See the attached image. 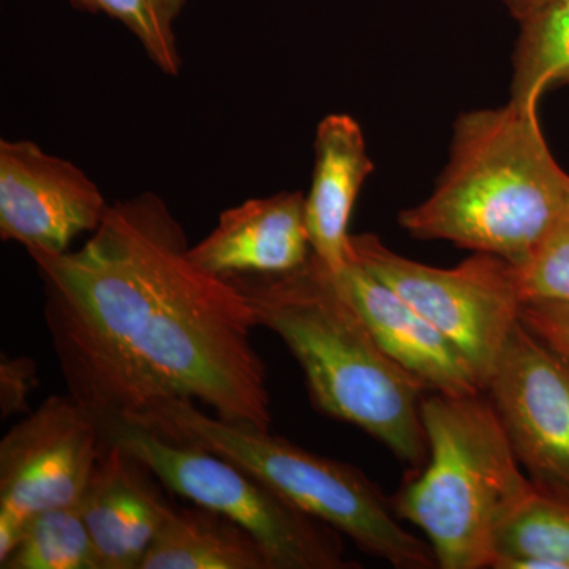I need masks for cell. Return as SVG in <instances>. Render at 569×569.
<instances>
[{"instance_id":"obj_16","label":"cell","mask_w":569,"mask_h":569,"mask_svg":"<svg viewBox=\"0 0 569 569\" xmlns=\"http://www.w3.org/2000/svg\"><path fill=\"white\" fill-rule=\"evenodd\" d=\"M497 569H569V501L537 486L498 523L493 539Z\"/></svg>"},{"instance_id":"obj_4","label":"cell","mask_w":569,"mask_h":569,"mask_svg":"<svg viewBox=\"0 0 569 569\" xmlns=\"http://www.w3.org/2000/svg\"><path fill=\"white\" fill-rule=\"evenodd\" d=\"M421 417L429 456L392 500L396 515L422 530L438 568H492L498 523L535 485L481 395L436 392Z\"/></svg>"},{"instance_id":"obj_2","label":"cell","mask_w":569,"mask_h":569,"mask_svg":"<svg viewBox=\"0 0 569 569\" xmlns=\"http://www.w3.org/2000/svg\"><path fill=\"white\" fill-rule=\"evenodd\" d=\"M228 280L249 299L257 325L295 356L320 413L365 430L400 462L425 467V385L385 353L316 254L283 274Z\"/></svg>"},{"instance_id":"obj_10","label":"cell","mask_w":569,"mask_h":569,"mask_svg":"<svg viewBox=\"0 0 569 569\" xmlns=\"http://www.w3.org/2000/svg\"><path fill=\"white\" fill-rule=\"evenodd\" d=\"M110 204L77 164L32 141H0V238L28 252L66 253L102 224Z\"/></svg>"},{"instance_id":"obj_14","label":"cell","mask_w":569,"mask_h":569,"mask_svg":"<svg viewBox=\"0 0 569 569\" xmlns=\"http://www.w3.org/2000/svg\"><path fill=\"white\" fill-rule=\"evenodd\" d=\"M313 152L312 187L306 197L307 230L312 253L336 274L347 264L351 213L376 164L367 152L361 126L348 114L321 119Z\"/></svg>"},{"instance_id":"obj_3","label":"cell","mask_w":569,"mask_h":569,"mask_svg":"<svg viewBox=\"0 0 569 569\" xmlns=\"http://www.w3.org/2000/svg\"><path fill=\"white\" fill-rule=\"evenodd\" d=\"M568 201L569 174L549 149L537 108L509 100L456 119L436 187L399 213V224L413 238L520 266Z\"/></svg>"},{"instance_id":"obj_1","label":"cell","mask_w":569,"mask_h":569,"mask_svg":"<svg viewBox=\"0 0 569 569\" xmlns=\"http://www.w3.org/2000/svg\"><path fill=\"white\" fill-rule=\"evenodd\" d=\"M189 250L173 212L146 192L110 206L77 252H29L69 395L130 419L201 402L230 425L271 430L252 306Z\"/></svg>"},{"instance_id":"obj_12","label":"cell","mask_w":569,"mask_h":569,"mask_svg":"<svg viewBox=\"0 0 569 569\" xmlns=\"http://www.w3.org/2000/svg\"><path fill=\"white\" fill-rule=\"evenodd\" d=\"M140 459L104 441L80 501L102 569H140L174 505Z\"/></svg>"},{"instance_id":"obj_17","label":"cell","mask_w":569,"mask_h":569,"mask_svg":"<svg viewBox=\"0 0 569 569\" xmlns=\"http://www.w3.org/2000/svg\"><path fill=\"white\" fill-rule=\"evenodd\" d=\"M519 22L509 100L538 110L549 89L569 86V0H556Z\"/></svg>"},{"instance_id":"obj_11","label":"cell","mask_w":569,"mask_h":569,"mask_svg":"<svg viewBox=\"0 0 569 569\" xmlns=\"http://www.w3.org/2000/svg\"><path fill=\"white\" fill-rule=\"evenodd\" d=\"M332 276L385 353L426 389L460 397L485 392L459 348L365 266L348 257Z\"/></svg>"},{"instance_id":"obj_21","label":"cell","mask_w":569,"mask_h":569,"mask_svg":"<svg viewBox=\"0 0 569 569\" xmlns=\"http://www.w3.org/2000/svg\"><path fill=\"white\" fill-rule=\"evenodd\" d=\"M520 320L569 365V306L523 302Z\"/></svg>"},{"instance_id":"obj_18","label":"cell","mask_w":569,"mask_h":569,"mask_svg":"<svg viewBox=\"0 0 569 569\" xmlns=\"http://www.w3.org/2000/svg\"><path fill=\"white\" fill-rule=\"evenodd\" d=\"M2 569H102L80 503L37 512L17 546L0 560Z\"/></svg>"},{"instance_id":"obj_19","label":"cell","mask_w":569,"mask_h":569,"mask_svg":"<svg viewBox=\"0 0 569 569\" xmlns=\"http://www.w3.org/2000/svg\"><path fill=\"white\" fill-rule=\"evenodd\" d=\"M74 9L102 13L121 22L140 41L146 56L163 73L181 70L174 24L187 0H69Z\"/></svg>"},{"instance_id":"obj_23","label":"cell","mask_w":569,"mask_h":569,"mask_svg":"<svg viewBox=\"0 0 569 569\" xmlns=\"http://www.w3.org/2000/svg\"><path fill=\"white\" fill-rule=\"evenodd\" d=\"M515 20L522 21L556 0H501Z\"/></svg>"},{"instance_id":"obj_20","label":"cell","mask_w":569,"mask_h":569,"mask_svg":"<svg viewBox=\"0 0 569 569\" xmlns=\"http://www.w3.org/2000/svg\"><path fill=\"white\" fill-rule=\"evenodd\" d=\"M515 268L522 305L569 306V201L529 260Z\"/></svg>"},{"instance_id":"obj_7","label":"cell","mask_w":569,"mask_h":569,"mask_svg":"<svg viewBox=\"0 0 569 569\" xmlns=\"http://www.w3.org/2000/svg\"><path fill=\"white\" fill-rule=\"evenodd\" d=\"M353 258L448 337L466 356L482 391L520 320L515 264L475 252L451 269L433 268L389 249L376 234H351Z\"/></svg>"},{"instance_id":"obj_15","label":"cell","mask_w":569,"mask_h":569,"mask_svg":"<svg viewBox=\"0 0 569 569\" xmlns=\"http://www.w3.org/2000/svg\"><path fill=\"white\" fill-rule=\"evenodd\" d=\"M140 569H274L246 529L211 509L176 508Z\"/></svg>"},{"instance_id":"obj_22","label":"cell","mask_w":569,"mask_h":569,"mask_svg":"<svg viewBox=\"0 0 569 569\" xmlns=\"http://www.w3.org/2000/svg\"><path fill=\"white\" fill-rule=\"evenodd\" d=\"M36 385L37 370L32 359H2V365H0L2 417L28 411V396Z\"/></svg>"},{"instance_id":"obj_9","label":"cell","mask_w":569,"mask_h":569,"mask_svg":"<svg viewBox=\"0 0 569 569\" xmlns=\"http://www.w3.org/2000/svg\"><path fill=\"white\" fill-rule=\"evenodd\" d=\"M486 392L530 481L569 501L568 362L519 320Z\"/></svg>"},{"instance_id":"obj_6","label":"cell","mask_w":569,"mask_h":569,"mask_svg":"<svg viewBox=\"0 0 569 569\" xmlns=\"http://www.w3.org/2000/svg\"><path fill=\"white\" fill-rule=\"evenodd\" d=\"M96 418L104 441L140 459L164 488L249 531L268 553L272 568H358L347 560L339 531L296 508L246 468L133 419Z\"/></svg>"},{"instance_id":"obj_8","label":"cell","mask_w":569,"mask_h":569,"mask_svg":"<svg viewBox=\"0 0 569 569\" xmlns=\"http://www.w3.org/2000/svg\"><path fill=\"white\" fill-rule=\"evenodd\" d=\"M104 449L96 415L51 396L0 441V560L37 512L78 505Z\"/></svg>"},{"instance_id":"obj_5","label":"cell","mask_w":569,"mask_h":569,"mask_svg":"<svg viewBox=\"0 0 569 569\" xmlns=\"http://www.w3.org/2000/svg\"><path fill=\"white\" fill-rule=\"evenodd\" d=\"M133 421L246 468L296 508L346 535L367 556L397 569L438 567L429 542L400 526L392 501L350 463L313 455L271 430L230 425L198 410L194 402L167 403Z\"/></svg>"},{"instance_id":"obj_13","label":"cell","mask_w":569,"mask_h":569,"mask_svg":"<svg viewBox=\"0 0 569 569\" xmlns=\"http://www.w3.org/2000/svg\"><path fill=\"white\" fill-rule=\"evenodd\" d=\"M306 194L280 192L253 198L220 213L203 241L190 247V258L222 279L293 271L309 260Z\"/></svg>"}]
</instances>
